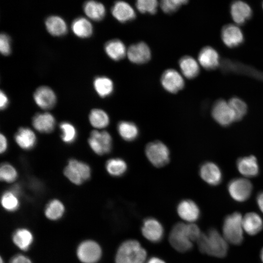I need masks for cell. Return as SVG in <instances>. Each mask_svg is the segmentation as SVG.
<instances>
[{
  "mask_svg": "<svg viewBox=\"0 0 263 263\" xmlns=\"http://www.w3.org/2000/svg\"><path fill=\"white\" fill-rule=\"evenodd\" d=\"M197 242L199 250L202 253L217 258H224L227 253V241L214 228L202 233Z\"/></svg>",
  "mask_w": 263,
  "mask_h": 263,
  "instance_id": "cell-1",
  "label": "cell"
},
{
  "mask_svg": "<svg viewBox=\"0 0 263 263\" xmlns=\"http://www.w3.org/2000/svg\"><path fill=\"white\" fill-rule=\"evenodd\" d=\"M147 253L137 240L128 239L118 247L115 256V263H146Z\"/></svg>",
  "mask_w": 263,
  "mask_h": 263,
  "instance_id": "cell-2",
  "label": "cell"
},
{
  "mask_svg": "<svg viewBox=\"0 0 263 263\" xmlns=\"http://www.w3.org/2000/svg\"><path fill=\"white\" fill-rule=\"evenodd\" d=\"M243 218L241 214L235 212L227 215L223 224V236L227 241L234 245L240 244L244 239Z\"/></svg>",
  "mask_w": 263,
  "mask_h": 263,
  "instance_id": "cell-3",
  "label": "cell"
},
{
  "mask_svg": "<svg viewBox=\"0 0 263 263\" xmlns=\"http://www.w3.org/2000/svg\"><path fill=\"white\" fill-rule=\"evenodd\" d=\"M169 241L175 250L182 253L190 250L193 246V242L187 232L186 224L182 222H178L172 226Z\"/></svg>",
  "mask_w": 263,
  "mask_h": 263,
  "instance_id": "cell-4",
  "label": "cell"
},
{
  "mask_svg": "<svg viewBox=\"0 0 263 263\" xmlns=\"http://www.w3.org/2000/svg\"><path fill=\"white\" fill-rule=\"evenodd\" d=\"M91 169L85 163L75 159H70L64 169L65 176L73 183L80 185L91 176Z\"/></svg>",
  "mask_w": 263,
  "mask_h": 263,
  "instance_id": "cell-5",
  "label": "cell"
},
{
  "mask_svg": "<svg viewBox=\"0 0 263 263\" xmlns=\"http://www.w3.org/2000/svg\"><path fill=\"white\" fill-rule=\"evenodd\" d=\"M146 155L155 167H161L169 160V151L165 144L159 141L149 143L146 147Z\"/></svg>",
  "mask_w": 263,
  "mask_h": 263,
  "instance_id": "cell-6",
  "label": "cell"
},
{
  "mask_svg": "<svg viewBox=\"0 0 263 263\" xmlns=\"http://www.w3.org/2000/svg\"><path fill=\"white\" fill-rule=\"evenodd\" d=\"M227 190L233 199L237 202H242L247 200L250 196L252 185L247 179L234 178L228 183Z\"/></svg>",
  "mask_w": 263,
  "mask_h": 263,
  "instance_id": "cell-7",
  "label": "cell"
},
{
  "mask_svg": "<svg viewBox=\"0 0 263 263\" xmlns=\"http://www.w3.org/2000/svg\"><path fill=\"white\" fill-rule=\"evenodd\" d=\"M211 114L219 125L226 127L236 121L235 113L228 102L223 99L217 100L213 104Z\"/></svg>",
  "mask_w": 263,
  "mask_h": 263,
  "instance_id": "cell-8",
  "label": "cell"
},
{
  "mask_svg": "<svg viewBox=\"0 0 263 263\" xmlns=\"http://www.w3.org/2000/svg\"><path fill=\"white\" fill-rule=\"evenodd\" d=\"M91 149L98 155L109 153L112 147V138L106 131H93L88 139Z\"/></svg>",
  "mask_w": 263,
  "mask_h": 263,
  "instance_id": "cell-9",
  "label": "cell"
},
{
  "mask_svg": "<svg viewBox=\"0 0 263 263\" xmlns=\"http://www.w3.org/2000/svg\"><path fill=\"white\" fill-rule=\"evenodd\" d=\"M79 260L83 263H96L101 258L102 250L100 245L91 240L81 243L77 249Z\"/></svg>",
  "mask_w": 263,
  "mask_h": 263,
  "instance_id": "cell-10",
  "label": "cell"
},
{
  "mask_svg": "<svg viewBox=\"0 0 263 263\" xmlns=\"http://www.w3.org/2000/svg\"><path fill=\"white\" fill-rule=\"evenodd\" d=\"M141 233L147 240L156 243L163 239L164 229L158 220L153 217H148L144 219L143 222Z\"/></svg>",
  "mask_w": 263,
  "mask_h": 263,
  "instance_id": "cell-11",
  "label": "cell"
},
{
  "mask_svg": "<svg viewBox=\"0 0 263 263\" xmlns=\"http://www.w3.org/2000/svg\"><path fill=\"white\" fill-rule=\"evenodd\" d=\"M161 83L167 92L175 94L182 90L185 85L182 76L176 70L169 69L162 74Z\"/></svg>",
  "mask_w": 263,
  "mask_h": 263,
  "instance_id": "cell-12",
  "label": "cell"
},
{
  "mask_svg": "<svg viewBox=\"0 0 263 263\" xmlns=\"http://www.w3.org/2000/svg\"><path fill=\"white\" fill-rule=\"evenodd\" d=\"M221 36L224 43L229 48L238 47L244 40V34L241 29L233 24L225 25L222 28Z\"/></svg>",
  "mask_w": 263,
  "mask_h": 263,
  "instance_id": "cell-13",
  "label": "cell"
},
{
  "mask_svg": "<svg viewBox=\"0 0 263 263\" xmlns=\"http://www.w3.org/2000/svg\"><path fill=\"white\" fill-rule=\"evenodd\" d=\"M127 55L132 63L141 64L147 62L151 58L149 46L144 42L131 45L127 50Z\"/></svg>",
  "mask_w": 263,
  "mask_h": 263,
  "instance_id": "cell-14",
  "label": "cell"
},
{
  "mask_svg": "<svg viewBox=\"0 0 263 263\" xmlns=\"http://www.w3.org/2000/svg\"><path fill=\"white\" fill-rule=\"evenodd\" d=\"M33 98L38 107L45 110L53 108L56 101V96L55 92L47 86L38 87L34 93Z\"/></svg>",
  "mask_w": 263,
  "mask_h": 263,
  "instance_id": "cell-15",
  "label": "cell"
},
{
  "mask_svg": "<svg viewBox=\"0 0 263 263\" xmlns=\"http://www.w3.org/2000/svg\"><path fill=\"white\" fill-rule=\"evenodd\" d=\"M178 216L188 223H193L198 220L200 210L198 205L193 201L186 199L181 201L177 207Z\"/></svg>",
  "mask_w": 263,
  "mask_h": 263,
  "instance_id": "cell-16",
  "label": "cell"
},
{
  "mask_svg": "<svg viewBox=\"0 0 263 263\" xmlns=\"http://www.w3.org/2000/svg\"><path fill=\"white\" fill-rule=\"evenodd\" d=\"M199 174L201 178L211 186L219 185L222 180V173L218 166L214 163L207 162L200 167Z\"/></svg>",
  "mask_w": 263,
  "mask_h": 263,
  "instance_id": "cell-17",
  "label": "cell"
},
{
  "mask_svg": "<svg viewBox=\"0 0 263 263\" xmlns=\"http://www.w3.org/2000/svg\"><path fill=\"white\" fill-rule=\"evenodd\" d=\"M198 59L200 64L207 70L215 69L220 63L218 52L211 46L203 48L198 54Z\"/></svg>",
  "mask_w": 263,
  "mask_h": 263,
  "instance_id": "cell-18",
  "label": "cell"
},
{
  "mask_svg": "<svg viewBox=\"0 0 263 263\" xmlns=\"http://www.w3.org/2000/svg\"><path fill=\"white\" fill-rule=\"evenodd\" d=\"M230 11L232 19L239 25L244 24L252 15V10L250 6L240 0L231 3Z\"/></svg>",
  "mask_w": 263,
  "mask_h": 263,
  "instance_id": "cell-19",
  "label": "cell"
},
{
  "mask_svg": "<svg viewBox=\"0 0 263 263\" xmlns=\"http://www.w3.org/2000/svg\"><path fill=\"white\" fill-rule=\"evenodd\" d=\"M221 66L225 72L244 74L263 81V73L237 62L225 59L222 62Z\"/></svg>",
  "mask_w": 263,
  "mask_h": 263,
  "instance_id": "cell-20",
  "label": "cell"
},
{
  "mask_svg": "<svg viewBox=\"0 0 263 263\" xmlns=\"http://www.w3.org/2000/svg\"><path fill=\"white\" fill-rule=\"evenodd\" d=\"M111 12L114 18L122 23L131 21L136 17L133 8L124 1H116L112 7Z\"/></svg>",
  "mask_w": 263,
  "mask_h": 263,
  "instance_id": "cell-21",
  "label": "cell"
},
{
  "mask_svg": "<svg viewBox=\"0 0 263 263\" xmlns=\"http://www.w3.org/2000/svg\"><path fill=\"white\" fill-rule=\"evenodd\" d=\"M236 165L239 172L244 177H253L259 174V165L256 157L254 155L238 159Z\"/></svg>",
  "mask_w": 263,
  "mask_h": 263,
  "instance_id": "cell-22",
  "label": "cell"
},
{
  "mask_svg": "<svg viewBox=\"0 0 263 263\" xmlns=\"http://www.w3.org/2000/svg\"><path fill=\"white\" fill-rule=\"evenodd\" d=\"M32 124L39 132L49 133L54 129L56 120L54 116L49 113H38L33 117Z\"/></svg>",
  "mask_w": 263,
  "mask_h": 263,
  "instance_id": "cell-23",
  "label": "cell"
},
{
  "mask_svg": "<svg viewBox=\"0 0 263 263\" xmlns=\"http://www.w3.org/2000/svg\"><path fill=\"white\" fill-rule=\"evenodd\" d=\"M244 230L250 235H255L263 228V220L257 213L250 212L243 218Z\"/></svg>",
  "mask_w": 263,
  "mask_h": 263,
  "instance_id": "cell-24",
  "label": "cell"
},
{
  "mask_svg": "<svg viewBox=\"0 0 263 263\" xmlns=\"http://www.w3.org/2000/svg\"><path fill=\"white\" fill-rule=\"evenodd\" d=\"M104 50L107 56L115 61L123 59L127 53L125 44L118 39H111L106 42Z\"/></svg>",
  "mask_w": 263,
  "mask_h": 263,
  "instance_id": "cell-25",
  "label": "cell"
},
{
  "mask_svg": "<svg viewBox=\"0 0 263 263\" xmlns=\"http://www.w3.org/2000/svg\"><path fill=\"white\" fill-rule=\"evenodd\" d=\"M45 25L47 31L54 36H62L67 32V25L64 19L59 16L52 15L46 18Z\"/></svg>",
  "mask_w": 263,
  "mask_h": 263,
  "instance_id": "cell-26",
  "label": "cell"
},
{
  "mask_svg": "<svg viewBox=\"0 0 263 263\" xmlns=\"http://www.w3.org/2000/svg\"><path fill=\"white\" fill-rule=\"evenodd\" d=\"M17 144L22 149L28 150L32 149L36 143V136L30 128H19L15 135Z\"/></svg>",
  "mask_w": 263,
  "mask_h": 263,
  "instance_id": "cell-27",
  "label": "cell"
},
{
  "mask_svg": "<svg viewBox=\"0 0 263 263\" xmlns=\"http://www.w3.org/2000/svg\"><path fill=\"white\" fill-rule=\"evenodd\" d=\"M71 29L73 33L80 38L90 37L93 32V27L86 18L79 17L75 19L71 24Z\"/></svg>",
  "mask_w": 263,
  "mask_h": 263,
  "instance_id": "cell-28",
  "label": "cell"
},
{
  "mask_svg": "<svg viewBox=\"0 0 263 263\" xmlns=\"http://www.w3.org/2000/svg\"><path fill=\"white\" fill-rule=\"evenodd\" d=\"M179 66L183 75L188 79L196 77L200 72L198 62L192 57L185 56L180 58Z\"/></svg>",
  "mask_w": 263,
  "mask_h": 263,
  "instance_id": "cell-29",
  "label": "cell"
},
{
  "mask_svg": "<svg viewBox=\"0 0 263 263\" xmlns=\"http://www.w3.org/2000/svg\"><path fill=\"white\" fill-rule=\"evenodd\" d=\"M83 9L89 18L95 21L102 20L106 14L104 5L102 3L95 0L85 1L83 5Z\"/></svg>",
  "mask_w": 263,
  "mask_h": 263,
  "instance_id": "cell-30",
  "label": "cell"
},
{
  "mask_svg": "<svg viewBox=\"0 0 263 263\" xmlns=\"http://www.w3.org/2000/svg\"><path fill=\"white\" fill-rule=\"evenodd\" d=\"M94 89L101 97L110 96L113 91V83L112 80L105 76H98L93 81Z\"/></svg>",
  "mask_w": 263,
  "mask_h": 263,
  "instance_id": "cell-31",
  "label": "cell"
},
{
  "mask_svg": "<svg viewBox=\"0 0 263 263\" xmlns=\"http://www.w3.org/2000/svg\"><path fill=\"white\" fill-rule=\"evenodd\" d=\"M13 241L20 249L26 250L31 246L33 237L31 232L27 229L20 228L13 235Z\"/></svg>",
  "mask_w": 263,
  "mask_h": 263,
  "instance_id": "cell-32",
  "label": "cell"
},
{
  "mask_svg": "<svg viewBox=\"0 0 263 263\" xmlns=\"http://www.w3.org/2000/svg\"><path fill=\"white\" fill-rule=\"evenodd\" d=\"M117 131L120 136L125 140L131 141L135 140L138 135V129L133 123L128 121L120 122Z\"/></svg>",
  "mask_w": 263,
  "mask_h": 263,
  "instance_id": "cell-33",
  "label": "cell"
},
{
  "mask_svg": "<svg viewBox=\"0 0 263 263\" xmlns=\"http://www.w3.org/2000/svg\"><path fill=\"white\" fill-rule=\"evenodd\" d=\"M89 118L92 126L97 129L106 127L110 122L108 114L104 110L100 109L92 110L90 113Z\"/></svg>",
  "mask_w": 263,
  "mask_h": 263,
  "instance_id": "cell-34",
  "label": "cell"
},
{
  "mask_svg": "<svg viewBox=\"0 0 263 263\" xmlns=\"http://www.w3.org/2000/svg\"><path fill=\"white\" fill-rule=\"evenodd\" d=\"M105 166L107 172L113 176L122 175L127 169L126 162L123 159L118 158L109 159Z\"/></svg>",
  "mask_w": 263,
  "mask_h": 263,
  "instance_id": "cell-35",
  "label": "cell"
},
{
  "mask_svg": "<svg viewBox=\"0 0 263 263\" xmlns=\"http://www.w3.org/2000/svg\"><path fill=\"white\" fill-rule=\"evenodd\" d=\"M64 212V207L58 200L54 199L47 205L45 214L49 219L56 220L60 218Z\"/></svg>",
  "mask_w": 263,
  "mask_h": 263,
  "instance_id": "cell-36",
  "label": "cell"
},
{
  "mask_svg": "<svg viewBox=\"0 0 263 263\" xmlns=\"http://www.w3.org/2000/svg\"><path fill=\"white\" fill-rule=\"evenodd\" d=\"M18 195L12 189L5 191L1 198V203L3 207L10 211L17 210L19 207Z\"/></svg>",
  "mask_w": 263,
  "mask_h": 263,
  "instance_id": "cell-37",
  "label": "cell"
},
{
  "mask_svg": "<svg viewBox=\"0 0 263 263\" xmlns=\"http://www.w3.org/2000/svg\"><path fill=\"white\" fill-rule=\"evenodd\" d=\"M228 102L235 113L236 121L241 120L246 113L247 110L245 102L237 97L231 98Z\"/></svg>",
  "mask_w": 263,
  "mask_h": 263,
  "instance_id": "cell-38",
  "label": "cell"
},
{
  "mask_svg": "<svg viewBox=\"0 0 263 263\" xmlns=\"http://www.w3.org/2000/svg\"><path fill=\"white\" fill-rule=\"evenodd\" d=\"M59 127L63 141L67 144L74 142L77 137V131L74 126L69 122H63Z\"/></svg>",
  "mask_w": 263,
  "mask_h": 263,
  "instance_id": "cell-39",
  "label": "cell"
},
{
  "mask_svg": "<svg viewBox=\"0 0 263 263\" xmlns=\"http://www.w3.org/2000/svg\"><path fill=\"white\" fill-rule=\"evenodd\" d=\"M18 176L16 169L9 163L1 164L0 168V178L1 180L11 183L14 182Z\"/></svg>",
  "mask_w": 263,
  "mask_h": 263,
  "instance_id": "cell-40",
  "label": "cell"
},
{
  "mask_svg": "<svg viewBox=\"0 0 263 263\" xmlns=\"http://www.w3.org/2000/svg\"><path fill=\"white\" fill-rule=\"evenodd\" d=\"M158 5V1L155 0H138L135 3V6L140 12L150 14L156 13Z\"/></svg>",
  "mask_w": 263,
  "mask_h": 263,
  "instance_id": "cell-41",
  "label": "cell"
},
{
  "mask_svg": "<svg viewBox=\"0 0 263 263\" xmlns=\"http://www.w3.org/2000/svg\"><path fill=\"white\" fill-rule=\"evenodd\" d=\"M188 1L186 0H163L160 2V7L163 11L167 14H171L177 11Z\"/></svg>",
  "mask_w": 263,
  "mask_h": 263,
  "instance_id": "cell-42",
  "label": "cell"
},
{
  "mask_svg": "<svg viewBox=\"0 0 263 263\" xmlns=\"http://www.w3.org/2000/svg\"><path fill=\"white\" fill-rule=\"evenodd\" d=\"M0 51L2 55H9L11 52L10 38L8 35L2 33L0 35Z\"/></svg>",
  "mask_w": 263,
  "mask_h": 263,
  "instance_id": "cell-43",
  "label": "cell"
},
{
  "mask_svg": "<svg viewBox=\"0 0 263 263\" xmlns=\"http://www.w3.org/2000/svg\"><path fill=\"white\" fill-rule=\"evenodd\" d=\"M188 235L192 242L197 241L202 233L199 226L194 223L186 224Z\"/></svg>",
  "mask_w": 263,
  "mask_h": 263,
  "instance_id": "cell-44",
  "label": "cell"
},
{
  "mask_svg": "<svg viewBox=\"0 0 263 263\" xmlns=\"http://www.w3.org/2000/svg\"><path fill=\"white\" fill-rule=\"evenodd\" d=\"M10 263H32L27 257L22 255H17L13 257Z\"/></svg>",
  "mask_w": 263,
  "mask_h": 263,
  "instance_id": "cell-45",
  "label": "cell"
},
{
  "mask_svg": "<svg viewBox=\"0 0 263 263\" xmlns=\"http://www.w3.org/2000/svg\"><path fill=\"white\" fill-rule=\"evenodd\" d=\"M0 109H5L8 105L9 100L5 93L2 90H0Z\"/></svg>",
  "mask_w": 263,
  "mask_h": 263,
  "instance_id": "cell-46",
  "label": "cell"
},
{
  "mask_svg": "<svg viewBox=\"0 0 263 263\" xmlns=\"http://www.w3.org/2000/svg\"><path fill=\"white\" fill-rule=\"evenodd\" d=\"M0 153L4 152L7 149V140L6 137L2 134H0Z\"/></svg>",
  "mask_w": 263,
  "mask_h": 263,
  "instance_id": "cell-47",
  "label": "cell"
},
{
  "mask_svg": "<svg viewBox=\"0 0 263 263\" xmlns=\"http://www.w3.org/2000/svg\"><path fill=\"white\" fill-rule=\"evenodd\" d=\"M257 203L260 210L263 213V191L260 192L256 198Z\"/></svg>",
  "mask_w": 263,
  "mask_h": 263,
  "instance_id": "cell-48",
  "label": "cell"
},
{
  "mask_svg": "<svg viewBox=\"0 0 263 263\" xmlns=\"http://www.w3.org/2000/svg\"><path fill=\"white\" fill-rule=\"evenodd\" d=\"M146 263H166L163 260L157 257L150 258Z\"/></svg>",
  "mask_w": 263,
  "mask_h": 263,
  "instance_id": "cell-49",
  "label": "cell"
},
{
  "mask_svg": "<svg viewBox=\"0 0 263 263\" xmlns=\"http://www.w3.org/2000/svg\"><path fill=\"white\" fill-rule=\"evenodd\" d=\"M260 257H261L262 262L263 263V247L262 248L261 251Z\"/></svg>",
  "mask_w": 263,
  "mask_h": 263,
  "instance_id": "cell-50",
  "label": "cell"
},
{
  "mask_svg": "<svg viewBox=\"0 0 263 263\" xmlns=\"http://www.w3.org/2000/svg\"><path fill=\"white\" fill-rule=\"evenodd\" d=\"M0 263H3V260H2L1 258V259H0Z\"/></svg>",
  "mask_w": 263,
  "mask_h": 263,
  "instance_id": "cell-51",
  "label": "cell"
},
{
  "mask_svg": "<svg viewBox=\"0 0 263 263\" xmlns=\"http://www.w3.org/2000/svg\"><path fill=\"white\" fill-rule=\"evenodd\" d=\"M262 6H263V4H262Z\"/></svg>",
  "mask_w": 263,
  "mask_h": 263,
  "instance_id": "cell-52",
  "label": "cell"
}]
</instances>
